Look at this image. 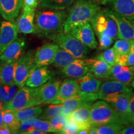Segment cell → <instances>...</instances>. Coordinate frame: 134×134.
I'll return each instance as SVG.
<instances>
[{
	"label": "cell",
	"mask_w": 134,
	"mask_h": 134,
	"mask_svg": "<svg viewBox=\"0 0 134 134\" xmlns=\"http://www.w3.org/2000/svg\"><path fill=\"white\" fill-rule=\"evenodd\" d=\"M67 14L65 10L38 11L34 18L36 34L38 36L53 40L58 34L63 32Z\"/></svg>",
	"instance_id": "1"
},
{
	"label": "cell",
	"mask_w": 134,
	"mask_h": 134,
	"mask_svg": "<svg viewBox=\"0 0 134 134\" xmlns=\"http://www.w3.org/2000/svg\"><path fill=\"white\" fill-rule=\"evenodd\" d=\"M100 9V6L91 0H76L67 14L63 32H70L73 29L90 23L94 15Z\"/></svg>",
	"instance_id": "2"
},
{
	"label": "cell",
	"mask_w": 134,
	"mask_h": 134,
	"mask_svg": "<svg viewBox=\"0 0 134 134\" xmlns=\"http://www.w3.org/2000/svg\"><path fill=\"white\" fill-rule=\"evenodd\" d=\"M90 122L92 126H98L107 124H123L122 117L108 102L104 100L95 101L91 104Z\"/></svg>",
	"instance_id": "3"
},
{
	"label": "cell",
	"mask_w": 134,
	"mask_h": 134,
	"mask_svg": "<svg viewBox=\"0 0 134 134\" xmlns=\"http://www.w3.org/2000/svg\"><path fill=\"white\" fill-rule=\"evenodd\" d=\"M41 104L38 98L37 88L24 86L19 88L12 99L3 104V110H11L15 111L27 107Z\"/></svg>",
	"instance_id": "4"
},
{
	"label": "cell",
	"mask_w": 134,
	"mask_h": 134,
	"mask_svg": "<svg viewBox=\"0 0 134 134\" xmlns=\"http://www.w3.org/2000/svg\"><path fill=\"white\" fill-rule=\"evenodd\" d=\"M53 41L60 48L78 59L86 58L88 53V48L69 32H62Z\"/></svg>",
	"instance_id": "5"
},
{
	"label": "cell",
	"mask_w": 134,
	"mask_h": 134,
	"mask_svg": "<svg viewBox=\"0 0 134 134\" xmlns=\"http://www.w3.org/2000/svg\"><path fill=\"white\" fill-rule=\"evenodd\" d=\"M90 23L97 37L107 36L114 40L117 37L116 23L103 10L100 9L94 15Z\"/></svg>",
	"instance_id": "6"
},
{
	"label": "cell",
	"mask_w": 134,
	"mask_h": 134,
	"mask_svg": "<svg viewBox=\"0 0 134 134\" xmlns=\"http://www.w3.org/2000/svg\"><path fill=\"white\" fill-rule=\"evenodd\" d=\"M34 53L33 50H29L18 60L15 69L14 83L19 88L26 85L32 70L36 65L34 62Z\"/></svg>",
	"instance_id": "7"
},
{
	"label": "cell",
	"mask_w": 134,
	"mask_h": 134,
	"mask_svg": "<svg viewBox=\"0 0 134 134\" xmlns=\"http://www.w3.org/2000/svg\"><path fill=\"white\" fill-rule=\"evenodd\" d=\"M108 16L113 18L117 27V37L128 41L134 39V19H127L114 12L109 8L103 9Z\"/></svg>",
	"instance_id": "8"
},
{
	"label": "cell",
	"mask_w": 134,
	"mask_h": 134,
	"mask_svg": "<svg viewBox=\"0 0 134 134\" xmlns=\"http://www.w3.org/2000/svg\"><path fill=\"white\" fill-rule=\"evenodd\" d=\"M99 99L98 93H86L80 91L78 94L63 102L62 114L68 115L76 109L86 104H92Z\"/></svg>",
	"instance_id": "9"
},
{
	"label": "cell",
	"mask_w": 134,
	"mask_h": 134,
	"mask_svg": "<svg viewBox=\"0 0 134 134\" xmlns=\"http://www.w3.org/2000/svg\"><path fill=\"white\" fill-rule=\"evenodd\" d=\"M133 93L130 86L116 80H111L101 84L98 92L99 99L107 101L109 99L117 95L125 93Z\"/></svg>",
	"instance_id": "10"
},
{
	"label": "cell",
	"mask_w": 134,
	"mask_h": 134,
	"mask_svg": "<svg viewBox=\"0 0 134 134\" xmlns=\"http://www.w3.org/2000/svg\"><path fill=\"white\" fill-rule=\"evenodd\" d=\"M60 84L61 82L59 80L51 79L43 85L37 88L38 98L41 104L54 103L57 98Z\"/></svg>",
	"instance_id": "11"
},
{
	"label": "cell",
	"mask_w": 134,
	"mask_h": 134,
	"mask_svg": "<svg viewBox=\"0 0 134 134\" xmlns=\"http://www.w3.org/2000/svg\"><path fill=\"white\" fill-rule=\"evenodd\" d=\"M53 73L47 66L36 65L30 73L26 82V86L38 88L53 78Z\"/></svg>",
	"instance_id": "12"
},
{
	"label": "cell",
	"mask_w": 134,
	"mask_h": 134,
	"mask_svg": "<svg viewBox=\"0 0 134 134\" xmlns=\"http://www.w3.org/2000/svg\"><path fill=\"white\" fill-rule=\"evenodd\" d=\"M18 30L16 23L3 21L0 26V55L18 38Z\"/></svg>",
	"instance_id": "13"
},
{
	"label": "cell",
	"mask_w": 134,
	"mask_h": 134,
	"mask_svg": "<svg viewBox=\"0 0 134 134\" xmlns=\"http://www.w3.org/2000/svg\"><path fill=\"white\" fill-rule=\"evenodd\" d=\"M25 46L24 38H17L0 55V65L18 61L24 54Z\"/></svg>",
	"instance_id": "14"
},
{
	"label": "cell",
	"mask_w": 134,
	"mask_h": 134,
	"mask_svg": "<svg viewBox=\"0 0 134 134\" xmlns=\"http://www.w3.org/2000/svg\"><path fill=\"white\" fill-rule=\"evenodd\" d=\"M69 33L79 40L83 45H85L88 48L91 49H94L97 48L98 42L95 37L94 32L90 23L73 29Z\"/></svg>",
	"instance_id": "15"
},
{
	"label": "cell",
	"mask_w": 134,
	"mask_h": 134,
	"mask_svg": "<svg viewBox=\"0 0 134 134\" xmlns=\"http://www.w3.org/2000/svg\"><path fill=\"white\" fill-rule=\"evenodd\" d=\"M22 8L23 11L16 23L18 32L24 34H36L34 26L36 9L26 7H22Z\"/></svg>",
	"instance_id": "16"
},
{
	"label": "cell",
	"mask_w": 134,
	"mask_h": 134,
	"mask_svg": "<svg viewBox=\"0 0 134 134\" xmlns=\"http://www.w3.org/2000/svg\"><path fill=\"white\" fill-rule=\"evenodd\" d=\"M93 59H76L69 65L62 69V72L65 76L73 79H78L83 76L90 70Z\"/></svg>",
	"instance_id": "17"
},
{
	"label": "cell",
	"mask_w": 134,
	"mask_h": 134,
	"mask_svg": "<svg viewBox=\"0 0 134 134\" xmlns=\"http://www.w3.org/2000/svg\"><path fill=\"white\" fill-rule=\"evenodd\" d=\"M58 47L56 43H46L34 53V62L37 66H48L52 64Z\"/></svg>",
	"instance_id": "18"
},
{
	"label": "cell",
	"mask_w": 134,
	"mask_h": 134,
	"mask_svg": "<svg viewBox=\"0 0 134 134\" xmlns=\"http://www.w3.org/2000/svg\"><path fill=\"white\" fill-rule=\"evenodd\" d=\"M91 104H86L82 105L67 115L68 120H71L78 124L80 130L87 129L90 131L92 127L90 122Z\"/></svg>",
	"instance_id": "19"
},
{
	"label": "cell",
	"mask_w": 134,
	"mask_h": 134,
	"mask_svg": "<svg viewBox=\"0 0 134 134\" xmlns=\"http://www.w3.org/2000/svg\"><path fill=\"white\" fill-rule=\"evenodd\" d=\"M80 91L77 80L67 78L60 84L57 98L53 104H62L65 100L74 96Z\"/></svg>",
	"instance_id": "20"
},
{
	"label": "cell",
	"mask_w": 134,
	"mask_h": 134,
	"mask_svg": "<svg viewBox=\"0 0 134 134\" xmlns=\"http://www.w3.org/2000/svg\"><path fill=\"white\" fill-rule=\"evenodd\" d=\"M23 0H0V14L5 20L14 22L23 6Z\"/></svg>",
	"instance_id": "21"
},
{
	"label": "cell",
	"mask_w": 134,
	"mask_h": 134,
	"mask_svg": "<svg viewBox=\"0 0 134 134\" xmlns=\"http://www.w3.org/2000/svg\"><path fill=\"white\" fill-rule=\"evenodd\" d=\"M134 77V66L116 64L112 66L109 79L116 80L129 86H132Z\"/></svg>",
	"instance_id": "22"
},
{
	"label": "cell",
	"mask_w": 134,
	"mask_h": 134,
	"mask_svg": "<svg viewBox=\"0 0 134 134\" xmlns=\"http://www.w3.org/2000/svg\"><path fill=\"white\" fill-rule=\"evenodd\" d=\"M110 9L127 19H134V0H111Z\"/></svg>",
	"instance_id": "23"
},
{
	"label": "cell",
	"mask_w": 134,
	"mask_h": 134,
	"mask_svg": "<svg viewBox=\"0 0 134 134\" xmlns=\"http://www.w3.org/2000/svg\"><path fill=\"white\" fill-rule=\"evenodd\" d=\"M80 90L81 91L90 93H98L100 89L102 82L92 74L88 72L83 76L77 79Z\"/></svg>",
	"instance_id": "24"
},
{
	"label": "cell",
	"mask_w": 134,
	"mask_h": 134,
	"mask_svg": "<svg viewBox=\"0 0 134 134\" xmlns=\"http://www.w3.org/2000/svg\"><path fill=\"white\" fill-rule=\"evenodd\" d=\"M132 93H133L117 95L109 98L106 102L109 103L113 107V108L116 110L117 113L119 114L122 118L127 114L130 98Z\"/></svg>",
	"instance_id": "25"
},
{
	"label": "cell",
	"mask_w": 134,
	"mask_h": 134,
	"mask_svg": "<svg viewBox=\"0 0 134 134\" xmlns=\"http://www.w3.org/2000/svg\"><path fill=\"white\" fill-rule=\"evenodd\" d=\"M112 66L100 58L93 59L90 65V72L98 79H109Z\"/></svg>",
	"instance_id": "26"
},
{
	"label": "cell",
	"mask_w": 134,
	"mask_h": 134,
	"mask_svg": "<svg viewBox=\"0 0 134 134\" xmlns=\"http://www.w3.org/2000/svg\"><path fill=\"white\" fill-rule=\"evenodd\" d=\"M18 61L0 65V84L14 85V73Z\"/></svg>",
	"instance_id": "27"
},
{
	"label": "cell",
	"mask_w": 134,
	"mask_h": 134,
	"mask_svg": "<svg viewBox=\"0 0 134 134\" xmlns=\"http://www.w3.org/2000/svg\"><path fill=\"white\" fill-rule=\"evenodd\" d=\"M125 126L121 123L114 122V123L107 124L92 126L90 129V134H118L120 133L122 129Z\"/></svg>",
	"instance_id": "28"
},
{
	"label": "cell",
	"mask_w": 134,
	"mask_h": 134,
	"mask_svg": "<svg viewBox=\"0 0 134 134\" xmlns=\"http://www.w3.org/2000/svg\"><path fill=\"white\" fill-rule=\"evenodd\" d=\"M76 59L78 58H75L62 48L58 47L55 54L52 64L57 68L63 69Z\"/></svg>",
	"instance_id": "29"
},
{
	"label": "cell",
	"mask_w": 134,
	"mask_h": 134,
	"mask_svg": "<svg viewBox=\"0 0 134 134\" xmlns=\"http://www.w3.org/2000/svg\"><path fill=\"white\" fill-rule=\"evenodd\" d=\"M76 0H38L40 8L46 9L65 10L70 8Z\"/></svg>",
	"instance_id": "30"
},
{
	"label": "cell",
	"mask_w": 134,
	"mask_h": 134,
	"mask_svg": "<svg viewBox=\"0 0 134 134\" xmlns=\"http://www.w3.org/2000/svg\"><path fill=\"white\" fill-rule=\"evenodd\" d=\"M43 109L38 105L25 108L14 111L17 119L20 122L29 119L38 117L42 113Z\"/></svg>",
	"instance_id": "31"
},
{
	"label": "cell",
	"mask_w": 134,
	"mask_h": 134,
	"mask_svg": "<svg viewBox=\"0 0 134 134\" xmlns=\"http://www.w3.org/2000/svg\"><path fill=\"white\" fill-rule=\"evenodd\" d=\"M3 125L8 127L12 130L13 133H17L19 129L20 122L17 119L14 111L11 110H4Z\"/></svg>",
	"instance_id": "32"
},
{
	"label": "cell",
	"mask_w": 134,
	"mask_h": 134,
	"mask_svg": "<svg viewBox=\"0 0 134 134\" xmlns=\"http://www.w3.org/2000/svg\"><path fill=\"white\" fill-rule=\"evenodd\" d=\"M19 87L16 85H6L0 84V100L3 104L12 99Z\"/></svg>",
	"instance_id": "33"
},
{
	"label": "cell",
	"mask_w": 134,
	"mask_h": 134,
	"mask_svg": "<svg viewBox=\"0 0 134 134\" xmlns=\"http://www.w3.org/2000/svg\"><path fill=\"white\" fill-rule=\"evenodd\" d=\"M63 110L62 104H52L48 105L44 110H42V113L39 115L40 119L49 120L53 117L56 115L62 114Z\"/></svg>",
	"instance_id": "34"
},
{
	"label": "cell",
	"mask_w": 134,
	"mask_h": 134,
	"mask_svg": "<svg viewBox=\"0 0 134 134\" xmlns=\"http://www.w3.org/2000/svg\"><path fill=\"white\" fill-rule=\"evenodd\" d=\"M51 127L52 132L57 133H60L63 127L68 121L67 115L59 114L48 120Z\"/></svg>",
	"instance_id": "35"
},
{
	"label": "cell",
	"mask_w": 134,
	"mask_h": 134,
	"mask_svg": "<svg viewBox=\"0 0 134 134\" xmlns=\"http://www.w3.org/2000/svg\"><path fill=\"white\" fill-rule=\"evenodd\" d=\"M132 41L119 38L115 42L113 48L119 55H128L131 51Z\"/></svg>",
	"instance_id": "36"
},
{
	"label": "cell",
	"mask_w": 134,
	"mask_h": 134,
	"mask_svg": "<svg viewBox=\"0 0 134 134\" xmlns=\"http://www.w3.org/2000/svg\"><path fill=\"white\" fill-rule=\"evenodd\" d=\"M96 58L104 60L110 66H113L117 64V53L113 47L108 48L100 53Z\"/></svg>",
	"instance_id": "37"
},
{
	"label": "cell",
	"mask_w": 134,
	"mask_h": 134,
	"mask_svg": "<svg viewBox=\"0 0 134 134\" xmlns=\"http://www.w3.org/2000/svg\"><path fill=\"white\" fill-rule=\"evenodd\" d=\"M37 119V117H34V118L29 119L25 120H23L20 122L19 129H18L17 133H23L26 134L27 132H28L34 127V124L36 120Z\"/></svg>",
	"instance_id": "38"
},
{
	"label": "cell",
	"mask_w": 134,
	"mask_h": 134,
	"mask_svg": "<svg viewBox=\"0 0 134 134\" xmlns=\"http://www.w3.org/2000/svg\"><path fill=\"white\" fill-rule=\"evenodd\" d=\"M80 128L78 124L74 121L68 120L63 127L60 133L62 134H76L78 133Z\"/></svg>",
	"instance_id": "39"
},
{
	"label": "cell",
	"mask_w": 134,
	"mask_h": 134,
	"mask_svg": "<svg viewBox=\"0 0 134 134\" xmlns=\"http://www.w3.org/2000/svg\"><path fill=\"white\" fill-rule=\"evenodd\" d=\"M34 127L37 129L44 132L45 133H48V132H52V130L50 123L48 120L38 119H37L34 124Z\"/></svg>",
	"instance_id": "40"
},
{
	"label": "cell",
	"mask_w": 134,
	"mask_h": 134,
	"mask_svg": "<svg viewBox=\"0 0 134 134\" xmlns=\"http://www.w3.org/2000/svg\"><path fill=\"white\" fill-rule=\"evenodd\" d=\"M99 40V49L100 50H105L109 48L110 46L114 42L113 38L107 36H100L98 37Z\"/></svg>",
	"instance_id": "41"
},
{
	"label": "cell",
	"mask_w": 134,
	"mask_h": 134,
	"mask_svg": "<svg viewBox=\"0 0 134 134\" xmlns=\"http://www.w3.org/2000/svg\"><path fill=\"white\" fill-rule=\"evenodd\" d=\"M122 119L125 126H134V114H127Z\"/></svg>",
	"instance_id": "42"
},
{
	"label": "cell",
	"mask_w": 134,
	"mask_h": 134,
	"mask_svg": "<svg viewBox=\"0 0 134 134\" xmlns=\"http://www.w3.org/2000/svg\"><path fill=\"white\" fill-rule=\"evenodd\" d=\"M38 6V0H23V6L32 9H36Z\"/></svg>",
	"instance_id": "43"
},
{
	"label": "cell",
	"mask_w": 134,
	"mask_h": 134,
	"mask_svg": "<svg viewBox=\"0 0 134 134\" xmlns=\"http://www.w3.org/2000/svg\"><path fill=\"white\" fill-rule=\"evenodd\" d=\"M126 66H134V51L131 50L130 53L127 55Z\"/></svg>",
	"instance_id": "44"
},
{
	"label": "cell",
	"mask_w": 134,
	"mask_h": 134,
	"mask_svg": "<svg viewBox=\"0 0 134 134\" xmlns=\"http://www.w3.org/2000/svg\"><path fill=\"white\" fill-rule=\"evenodd\" d=\"M127 114H134V93H132L130 96Z\"/></svg>",
	"instance_id": "45"
},
{
	"label": "cell",
	"mask_w": 134,
	"mask_h": 134,
	"mask_svg": "<svg viewBox=\"0 0 134 134\" xmlns=\"http://www.w3.org/2000/svg\"><path fill=\"white\" fill-rule=\"evenodd\" d=\"M120 133L121 134H134V126H125L122 129Z\"/></svg>",
	"instance_id": "46"
},
{
	"label": "cell",
	"mask_w": 134,
	"mask_h": 134,
	"mask_svg": "<svg viewBox=\"0 0 134 134\" xmlns=\"http://www.w3.org/2000/svg\"><path fill=\"white\" fill-rule=\"evenodd\" d=\"M13 133L12 130L8 127L2 125V127L0 128V134H11Z\"/></svg>",
	"instance_id": "47"
},
{
	"label": "cell",
	"mask_w": 134,
	"mask_h": 134,
	"mask_svg": "<svg viewBox=\"0 0 134 134\" xmlns=\"http://www.w3.org/2000/svg\"><path fill=\"white\" fill-rule=\"evenodd\" d=\"M44 132L41 131V130L37 129L34 127L33 129H32L28 132H27L26 134H44Z\"/></svg>",
	"instance_id": "48"
},
{
	"label": "cell",
	"mask_w": 134,
	"mask_h": 134,
	"mask_svg": "<svg viewBox=\"0 0 134 134\" xmlns=\"http://www.w3.org/2000/svg\"><path fill=\"white\" fill-rule=\"evenodd\" d=\"M4 113V110H1V111H0V128H1L3 125V119Z\"/></svg>",
	"instance_id": "49"
},
{
	"label": "cell",
	"mask_w": 134,
	"mask_h": 134,
	"mask_svg": "<svg viewBox=\"0 0 134 134\" xmlns=\"http://www.w3.org/2000/svg\"><path fill=\"white\" fill-rule=\"evenodd\" d=\"M96 1L99 2L100 4H108V3L110 1H111V0H96Z\"/></svg>",
	"instance_id": "50"
},
{
	"label": "cell",
	"mask_w": 134,
	"mask_h": 134,
	"mask_svg": "<svg viewBox=\"0 0 134 134\" xmlns=\"http://www.w3.org/2000/svg\"><path fill=\"white\" fill-rule=\"evenodd\" d=\"M3 102L0 100V111L3 110Z\"/></svg>",
	"instance_id": "51"
},
{
	"label": "cell",
	"mask_w": 134,
	"mask_h": 134,
	"mask_svg": "<svg viewBox=\"0 0 134 134\" xmlns=\"http://www.w3.org/2000/svg\"><path fill=\"white\" fill-rule=\"evenodd\" d=\"M131 50H133V51H134V39L132 40V48H131Z\"/></svg>",
	"instance_id": "52"
},
{
	"label": "cell",
	"mask_w": 134,
	"mask_h": 134,
	"mask_svg": "<svg viewBox=\"0 0 134 134\" xmlns=\"http://www.w3.org/2000/svg\"><path fill=\"white\" fill-rule=\"evenodd\" d=\"M132 86L133 88H134V77H133V81H132Z\"/></svg>",
	"instance_id": "53"
},
{
	"label": "cell",
	"mask_w": 134,
	"mask_h": 134,
	"mask_svg": "<svg viewBox=\"0 0 134 134\" xmlns=\"http://www.w3.org/2000/svg\"><path fill=\"white\" fill-rule=\"evenodd\" d=\"M0 21H1V19H0ZM0 26H1V23H0Z\"/></svg>",
	"instance_id": "54"
}]
</instances>
